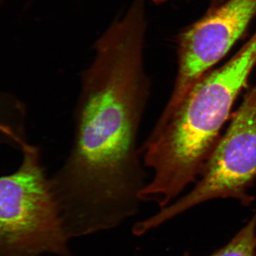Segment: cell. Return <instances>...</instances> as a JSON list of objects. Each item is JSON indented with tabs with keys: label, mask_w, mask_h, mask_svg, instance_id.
<instances>
[{
	"label": "cell",
	"mask_w": 256,
	"mask_h": 256,
	"mask_svg": "<svg viewBox=\"0 0 256 256\" xmlns=\"http://www.w3.org/2000/svg\"><path fill=\"white\" fill-rule=\"evenodd\" d=\"M256 65V32L228 62L195 82L170 114L159 118L140 146L143 164L152 172L141 201L164 208L196 181Z\"/></svg>",
	"instance_id": "2"
},
{
	"label": "cell",
	"mask_w": 256,
	"mask_h": 256,
	"mask_svg": "<svg viewBox=\"0 0 256 256\" xmlns=\"http://www.w3.org/2000/svg\"><path fill=\"white\" fill-rule=\"evenodd\" d=\"M200 176L188 194L136 224L137 234H144L185 210L214 198H232L244 206L252 204L254 198L248 190L256 178V85L247 92Z\"/></svg>",
	"instance_id": "4"
},
{
	"label": "cell",
	"mask_w": 256,
	"mask_h": 256,
	"mask_svg": "<svg viewBox=\"0 0 256 256\" xmlns=\"http://www.w3.org/2000/svg\"><path fill=\"white\" fill-rule=\"evenodd\" d=\"M208 256H256V212L228 244Z\"/></svg>",
	"instance_id": "7"
},
{
	"label": "cell",
	"mask_w": 256,
	"mask_h": 256,
	"mask_svg": "<svg viewBox=\"0 0 256 256\" xmlns=\"http://www.w3.org/2000/svg\"><path fill=\"white\" fill-rule=\"evenodd\" d=\"M256 16V0H226L178 35V70L161 116L170 114L195 82L242 38Z\"/></svg>",
	"instance_id": "5"
},
{
	"label": "cell",
	"mask_w": 256,
	"mask_h": 256,
	"mask_svg": "<svg viewBox=\"0 0 256 256\" xmlns=\"http://www.w3.org/2000/svg\"><path fill=\"white\" fill-rule=\"evenodd\" d=\"M144 26L143 5L134 2L98 41L95 58L82 73L72 146L50 178L68 225L106 228L142 202L148 178L138 138L151 94Z\"/></svg>",
	"instance_id": "1"
},
{
	"label": "cell",
	"mask_w": 256,
	"mask_h": 256,
	"mask_svg": "<svg viewBox=\"0 0 256 256\" xmlns=\"http://www.w3.org/2000/svg\"><path fill=\"white\" fill-rule=\"evenodd\" d=\"M26 111L18 98L0 92V142L16 146L14 139L24 134Z\"/></svg>",
	"instance_id": "6"
},
{
	"label": "cell",
	"mask_w": 256,
	"mask_h": 256,
	"mask_svg": "<svg viewBox=\"0 0 256 256\" xmlns=\"http://www.w3.org/2000/svg\"><path fill=\"white\" fill-rule=\"evenodd\" d=\"M152 1L156 3H162L165 2L169 1V0H152Z\"/></svg>",
	"instance_id": "9"
},
{
	"label": "cell",
	"mask_w": 256,
	"mask_h": 256,
	"mask_svg": "<svg viewBox=\"0 0 256 256\" xmlns=\"http://www.w3.org/2000/svg\"><path fill=\"white\" fill-rule=\"evenodd\" d=\"M226 0H210V6L208 9H210V8H214L218 6V5L222 4L224 2H225Z\"/></svg>",
	"instance_id": "8"
},
{
	"label": "cell",
	"mask_w": 256,
	"mask_h": 256,
	"mask_svg": "<svg viewBox=\"0 0 256 256\" xmlns=\"http://www.w3.org/2000/svg\"><path fill=\"white\" fill-rule=\"evenodd\" d=\"M21 164L0 176V256H68L70 232L37 146L24 141Z\"/></svg>",
	"instance_id": "3"
}]
</instances>
